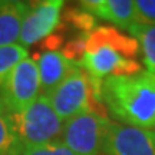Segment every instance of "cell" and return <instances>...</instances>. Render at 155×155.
<instances>
[{
  "label": "cell",
  "mask_w": 155,
  "mask_h": 155,
  "mask_svg": "<svg viewBox=\"0 0 155 155\" xmlns=\"http://www.w3.org/2000/svg\"><path fill=\"white\" fill-rule=\"evenodd\" d=\"M101 101L116 122L145 131L155 129V75L148 71L106 78L101 86Z\"/></svg>",
  "instance_id": "cell-1"
},
{
  "label": "cell",
  "mask_w": 155,
  "mask_h": 155,
  "mask_svg": "<svg viewBox=\"0 0 155 155\" xmlns=\"http://www.w3.org/2000/svg\"><path fill=\"white\" fill-rule=\"evenodd\" d=\"M12 118L20 148L45 145L61 139L65 124L52 108L48 96L42 94L28 108L12 115Z\"/></svg>",
  "instance_id": "cell-2"
},
{
  "label": "cell",
  "mask_w": 155,
  "mask_h": 155,
  "mask_svg": "<svg viewBox=\"0 0 155 155\" xmlns=\"http://www.w3.org/2000/svg\"><path fill=\"white\" fill-rule=\"evenodd\" d=\"M109 119L98 112H85L63 124L61 139L75 155H101Z\"/></svg>",
  "instance_id": "cell-3"
},
{
  "label": "cell",
  "mask_w": 155,
  "mask_h": 155,
  "mask_svg": "<svg viewBox=\"0 0 155 155\" xmlns=\"http://www.w3.org/2000/svg\"><path fill=\"white\" fill-rule=\"evenodd\" d=\"M40 76L33 58L19 62L0 88V99L12 115L22 112L40 95Z\"/></svg>",
  "instance_id": "cell-4"
},
{
  "label": "cell",
  "mask_w": 155,
  "mask_h": 155,
  "mask_svg": "<svg viewBox=\"0 0 155 155\" xmlns=\"http://www.w3.org/2000/svg\"><path fill=\"white\" fill-rule=\"evenodd\" d=\"M48 96L52 108L63 122L72 119L75 116L91 112V85L88 76L79 66L68 75Z\"/></svg>",
  "instance_id": "cell-5"
},
{
  "label": "cell",
  "mask_w": 155,
  "mask_h": 155,
  "mask_svg": "<svg viewBox=\"0 0 155 155\" xmlns=\"http://www.w3.org/2000/svg\"><path fill=\"white\" fill-rule=\"evenodd\" d=\"M79 63L88 76L91 88L94 89V96L99 99L101 86L106 78L134 75L141 71L138 62L111 48H99L92 52H86L83 53Z\"/></svg>",
  "instance_id": "cell-6"
},
{
  "label": "cell",
  "mask_w": 155,
  "mask_h": 155,
  "mask_svg": "<svg viewBox=\"0 0 155 155\" xmlns=\"http://www.w3.org/2000/svg\"><path fill=\"white\" fill-rule=\"evenodd\" d=\"M63 5L65 3L62 0H46L38 3H29L28 12L23 17L17 43L26 48L39 40H43L53 33L61 23V13Z\"/></svg>",
  "instance_id": "cell-7"
},
{
  "label": "cell",
  "mask_w": 155,
  "mask_h": 155,
  "mask_svg": "<svg viewBox=\"0 0 155 155\" xmlns=\"http://www.w3.org/2000/svg\"><path fill=\"white\" fill-rule=\"evenodd\" d=\"M101 155H155L151 131L109 121Z\"/></svg>",
  "instance_id": "cell-8"
},
{
  "label": "cell",
  "mask_w": 155,
  "mask_h": 155,
  "mask_svg": "<svg viewBox=\"0 0 155 155\" xmlns=\"http://www.w3.org/2000/svg\"><path fill=\"white\" fill-rule=\"evenodd\" d=\"M35 61H36L39 76H40V86H42L40 94L42 95L50 94L63 79H66L69 73L73 72L79 66V62L68 59L59 50L42 52Z\"/></svg>",
  "instance_id": "cell-9"
},
{
  "label": "cell",
  "mask_w": 155,
  "mask_h": 155,
  "mask_svg": "<svg viewBox=\"0 0 155 155\" xmlns=\"http://www.w3.org/2000/svg\"><path fill=\"white\" fill-rule=\"evenodd\" d=\"M79 5L96 19L114 23L116 29L128 30L137 22L134 0H83Z\"/></svg>",
  "instance_id": "cell-10"
},
{
  "label": "cell",
  "mask_w": 155,
  "mask_h": 155,
  "mask_svg": "<svg viewBox=\"0 0 155 155\" xmlns=\"http://www.w3.org/2000/svg\"><path fill=\"white\" fill-rule=\"evenodd\" d=\"M99 48H111V49L119 52L127 58L132 59V56H137L139 50V45L131 36L124 35L116 28L109 26H101L92 30L85 38V53L92 52Z\"/></svg>",
  "instance_id": "cell-11"
},
{
  "label": "cell",
  "mask_w": 155,
  "mask_h": 155,
  "mask_svg": "<svg viewBox=\"0 0 155 155\" xmlns=\"http://www.w3.org/2000/svg\"><path fill=\"white\" fill-rule=\"evenodd\" d=\"M28 7L26 2L0 0V46L17 43Z\"/></svg>",
  "instance_id": "cell-12"
},
{
  "label": "cell",
  "mask_w": 155,
  "mask_h": 155,
  "mask_svg": "<svg viewBox=\"0 0 155 155\" xmlns=\"http://www.w3.org/2000/svg\"><path fill=\"white\" fill-rule=\"evenodd\" d=\"M128 32L138 42L139 48L142 50V58L147 71L155 75V25L135 22L128 29Z\"/></svg>",
  "instance_id": "cell-13"
},
{
  "label": "cell",
  "mask_w": 155,
  "mask_h": 155,
  "mask_svg": "<svg viewBox=\"0 0 155 155\" xmlns=\"http://www.w3.org/2000/svg\"><path fill=\"white\" fill-rule=\"evenodd\" d=\"M20 151L12 114L0 99V155H17Z\"/></svg>",
  "instance_id": "cell-14"
},
{
  "label": "cell",
  "mask_w": 155,
  "mask_h": 155,
  "mask_svg": "<svg viewBox=\"0 0 155 155\" xmlns=\"http://www.w3.org/2000/svg\"><path fill=\"white\" fill-rule=\"evenodd\" d=\"M29 56L28 49L19 43L0 46V88L3 86L7 75L19 62Z\"/></svg>",
  "instance_id": "cell-15"
},
{
  "label": "cell",
  "mask_w": 155,
  "mask_h": 155,
  "mask_svg": "<svg viewBox=\"0 0 155 155\" xmlns=\"http://www.w3.org/2000/svg\"><path fill=\"white\" fill-rule=\"evenodd\" d=\"M17 155H75V154L62 142V139H56L53 142H49V144L45 145L20 148Z\"/></svg>",
  "instance_id": "cell-16"
},
{
  "label": "cell",
  "mask_w": 155,
  "mask_h": 155,
  "mask_svg": "<svg viewBox=\"0 0 155 155\" xmlns=\"http://www.w3.org/2000/svg\"><path fill=\"white\" fill-rule=\"evenodd\" d=\"M66 19L79 30H82L83 35H89L92 30L96 29V17L91 13L85 12L83 9H71L66 13Z\"/></svg>",
  "instance_id": "cell-17"
},
{
  "label": "cell",
  "mask_w": 155,
  "mask_h": 155,
  "mask_svg": "<svg viewBox=\"0 0 155 155\" xmlns=\"http://www.w3.org/2000/svg\"><path fill=\"white\" fill-rule=\"evenodd\" d=\"M134 5L137 22L155 25V0H134Z\"/></svg>",
  "instance_id": "cell-18"
},
{
  "label": "cell",
  "mask_w": 155,
  "mask_h": 155,
  "mask_svg": "<svg viewBox=\"0 0 155 155\" xmlns=\"http://www.w3.org/2000/svg\"><path fill=\"white\" fill-rule=\"evenodd\" d=\"M151 134H152V137H154V141H155V129H154V131H151Z\"/></svg>",
  "instance_id": "cell-19"
}]
</instances>
